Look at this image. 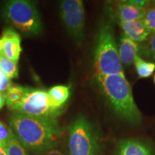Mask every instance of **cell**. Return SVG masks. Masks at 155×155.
<instances>
[{
    "label": "cell",
    "mask_w": 155,
    "mask_h": 155,
    "mask_svg": "<svg viewBox=\"0 0 155 155\" xmlns=\"http://www.w3.org/2000/svg\"><path fill=\"white\" fill-rule=\"evenodd\" d=\"M13 135H14V133L9 127H8L5 126L0 121V141L2 142L3 147L12 137Z\"/></svg>",
    "instance_id": "21"
},
{
    "label": "cell",
    "mask_w": 155,
    "mask_h": 155,
    "mask_svg": "<svg viewBox=\"0 0 155 155\" xmlns=\"http://www.w3.org/2000/svg\"><path fill=\"white\" fill-rule=\"evenodd\" d=\"M145 12L146 9L135 7L121 1L116 4V8L112 11V15H110V16L112 19H116L117 22H131L143 19Z\"/></svg>",
    "instance_id": "10"
},
{
    "label": "cell",
    "mask_w": 155,
    "mask_h": 155,
    "mask_svg": "<svg viewBox=\"0 0 155 155\" xmlns=\"http://www.w3.org/2000/svg\"><path fill=\"white\" fill-rule=\"evenodd\" d=\"M118 49L122 65L129 67L134 63L135 57L139 54V45L122 33L119 39Z\"/></svg>",
    "instance_id": "12"
},
{
    "label": "cell",
    "mask_w": 155,
    "mask_h": 155,
    "mask_svg": "<svg viewBox=\"0 0 155 155\" xmlns=\"http://www.w3.org/2000/svg\"><path fill=\"white\" fill-rule=\"evenodd\" d=\"M100 94L115 115L132 127L142 123V115L133 96L130 83L124 74L94 77Z\"/></svg>",
    "instance_id": "2"
},
{
    "label": "cell",
    "mask_w": 155,
    "mask_h": 155,
    "mask_svg": "<svg viewBox=\"0 0 155 155\" xmlns=\"http://www.w3.org/2000/svg\"><path fill=\"white\" fill-rule=\"evenodd\" d=\"M35 155H68V150L64 147L61 141H58L51 147L42 152L37 153Z\"/></svg>",
    "instance_id": "20"
},
{
    "label": "cell",
    "mask_w": 155,
    "mask_h": 155,
    "mask_svg": "<svg viewBox=\"0 0 155 155\" xmlns=\"http://www.w3.org/2000/svg\"><path fill=\"white\" fill-rule=\"evenodd\" d=\"M9 124L20 144L35 154L55 144L63 134L56 118L37 117L13 112Z\"/></svg>",
    "instance_id": "1"
},
{
    "label": "cell",
    "mask_w": 155,
    "mask_h": 155,
    "mask_svg": "<svg viewBox=\"0 0 155 155\" xmlns=\"http://www.w3.org/2000/svg\"><path fill=\"white\" fill-rule=\"evenodd\" d=\"M2 45H3V41L1 38L0 39V53H2Z\"/></svg>",
    "instance_id": "25"
},
{
    "label": "cell",
    "mask_w": 155,
    "mask_h": 155,
    "mask_svg": "<svg viewBox=\"0 0 155 155\" xmlns=\"http://www.w3.org/2000/svg\"><path fill=\"white\" fill-rule=\"evenodd\" d=\"M11 86L10 79L0 71V93L5 92Z\"/></svg>",
    "instance_id": "22"
},
{
    "label": "cell",
    "mask_w": 155,
    "mask_h": 155,
    "mask_svg": "<svg viewBox=\"0 0 155 155\" xmlns=\"http://www.w3.org/2000/svg\"><path fill=\"white\" fill-rule=\"evenodd\" d=\"M117 22L123 31V34L137 44L146 41L151 35L142 19Z\"/></svg>",
    "instance_id": "11"
},
{
    "label": "cell",
    "mask_w": 155,
    "mask_h": 155,
    "mask_svg": "<svg viewBox=\"0 0 155 155\" xmlns=\"http://www.w3.org/2000/svg\"><path fill=\"white\" fill-rule=\"evenodd\" d=\"M134 68L137 74L140 78H147L152 76L155 71V63L147 61L143 59L140 55H137L135 57Z\"/></svg>",
    "instance_id": "14"
},
{
    "label": "cell",
    "mask_w": 155,
    "mask_h": 155,
    "mask_svg": "<svg viewBox=\"0 0 155 155\" xmlns=\"http://www.w3.org/2000/svg\"><path fill=\"white\" fill-rule=\"evenodd\" d=\"M153 3H154V4H155V1H154V2H153Z\"/></svg>",
    "instance_id": "27"
},
{
    "label": "cell",
    "mask_w": 155,
    "mask_h": 155,
    "mask_svg": "<svg viewBox=\"0 0 155 155\" xmlns=\"http://www.w3.org/2000/svg\"><path fill=\"white\" fill-rule=\"evenodd\" d=\"M124 2L129 4V5L135 6V7H141L145 9L147 6L150 5V2L148 0H128V1H123Z\"/></svg>",
    "instance_id": "23"
},
{
    "label": "cell",
    "mask_w": 155,
    "mask_h": 155,
    "mask_svg": "<svg viewBox=\"0 0 155 155\" xmlns=\"http://www.w3.org/2000/svg\"><path fill=\"white\" fill-rule=\"evenodd\" d=\"M7 155H29L28 150L20 144L14 134L2 147Z\"/></svg>",
    "instance_id": "17"
},
{
    "label": "cell",
    "mask_w": 155,
    "mask_h": 155,
    "mask_svg": "<svg viewBox=\"0 0 155 155\" xmlns=\"http://www.w3.org/2000/svg\"><path fill=\"white\" fill-rule=\"evenodd\" d=\"M50 104L55 111L61 113L64 104L66 103L70 97V88L67 86H54L48 91Z\"/></svg>",
    "instance_id": "13"
},
{
    "label": "cell",
    "mask_w": 155,
    "mask_h": 155,
    "mask_svg": "<svg viewBox=\"0 0 155 155\" xmlns=\"http://www.w3.org/2000/svg\"><path fill=\"white\" fill-rule=\"evenodd\" d=\"M114 155H155V150L142 139L127 138L119 141Z\"/></svg>",
    "instance_id": "8"
},
{
    "label": "cell",
    "mask_w": 155,
    "mask_h": 155,
    "mask_svg": "<svg viewBox=\"0 0 155 155\" xmlns=\"http://www.w3.org/2000/svg\"><path fill=\"white\" fill-rule=\"evenodd\" d=\"M13 112L37 117L56 118L60 112L53 109L48 91L28 88L22 99L9 108Z\"/></svg>",
    "instance_id": "7"
},
{
    "label": "cell",
    "mask_w": 155,
    "mask_h": 155,
    "mask_svg": "<svg viewBox=\"0 0 155 155\" xmlns=\"http://www.w3.org/2000/svg\"><path fill=\"white\" fill-rule=\"evenodd\" d=\"M153 81H154V84H155V75H154V78H153Z\"/></svg>",
    "instance_id": "26"
},
{
    "label": "cell",
    "mask_w": 155,
    "mask_h": 155,
    "mask_svg": "<svg viewBox=\"0 0 155 155\" xmlns=\"http://www.w3.org/2000/svg\"><path fill=\"white\" fill-rule=\"evenodd\" d=\"M5 22L25 36H37L42 32V25L36 5L26 0L6 2L2 9Z\"/></svg>",
    "instance_id": "4"
},
{
    "label": "cell",
    "mask_w": 155,
    "mask_h": 155,
    "mask_svg": "<svg viewBox=\"0 0 155 155\" xmlns=\"http://www.w3.org/2000/svg\"><path fill=\"white\" fill-rule=\"evenodd\" d=\"M2 40L3 41L2 53L14 63H18L22 48L21 38L12 28H7L4 30Z\"/></svg>",
    "instance_id": "9"
},
{
    "label": "cell",
    "mask_w": 155,
    "mask_h": 155,
    "mask_svg": "<svg viewBox=\"0 0 155 155\" xmlns=\"http://www.w3.org/2000/svg\"><path fill=\"white\" fill-rule=\"evenodd\" d=\"M93 63L94 77L124 74L111 18L103 21L98 28L95 40Z\"/></svg>",
    "instance_id": "3"
},
{
    "label": "cell",
    "mask_w": 155,
    "mask_h": 155,
    "mask_svg": "<svg viewBox=\"0 0 155 155\" xmlns=\"http://www.w3.org/2000/svg\"><path fill=\"white\" fill-rule=\"evenodd\" d=\"M0 71L9 79L14 78L18 75L17 64L6 57L2 53H0Z\"/></svg>",
    "instance_id": "16"
},
{
    "label": "cell",
    "mask_w": 155,
    "mask_h": 155,
    "mask_svg": "<svg viewBox=\"0 0 155 155\" xmlns=\"http://www.w3.org/2000/svg\"><path fill=\"white\" fill-rule=\"evenodd\" d=\"M150 34L155 33V4L146 9L144 19H142Z\"/></svg>",
    "instance_id": "19"
},
{
    "label": "cell",
    "mask_w": 155,
    "mask_h": 155,
    "mask_svg": "<svg viewBox=\"0 0 155 155\" xmlns=\"http://www.w3.org/2000/svg\"><path fill=\"white\" fill-rule=\"evenodd\" d=\"M5 97H4V95H2V93H0V108H2L5 105Z\"/></svg>",
    "instance_id": "24"
},
{
    "label": "cell",
    "mask_w": 155,
    "mask_h": 155,
    "mask_svg": "<svg viewBox=\"0 0 155 155\" xmlns=\"http://www.w3.org/2000/svg\"><path fill=\"white\" fill-rule=\"evenodd\" d=\"M100 139L98 130L88 118L80 114L70 124L68 135V155H98Z\"/></svg>",
    "instance_id": "5"
},
{
    "label": "cell",
    "mask_w": 155,
    "mask_h": 155,
    "mask_svg": "<svg viewBox=\"0 0 155 155\" xmlns=\"http://www.w3.org/2000/svg\"><path fill=\"white\" fill-rule=\"evenodd\" d=\"M60 16L73 41L81 46L84 41L85 10L81 0H64L60 4Z\"/></svg>",
    "instance_id": "6"
},
{
    "label": "cell",
    "mask_w": 155,
    "mask_h": 155,
    "mask_svg": "<svg viewBox=\"0 0 155 155\" xmlns=\"http://www.w3.org/2000/svg\"><path fill=\"white\" fill-rule=\"evenodd\" d=\"M28 87L21 86H11L5 92V103L9 108L16 104L22 99L25 93L28 91Z\"/></svg>",
    "instance_id": "15"
},
{
    "label": "cell",
    "mask_w": 155,
    "mask_h": 155,
    "mask_svg": "<svg viewBox=\"0 0 155 155\" xmlns=\"http://www.w3.org/2000/svg\"><path fill=\"white\" fill-rule=\"evenodd\" d=\"M144 45L139 46V53L155 61V33L151 34ZM139 55V54H138Z\"/></svg>",
    "instance_id": "18"
}]
</instances>
